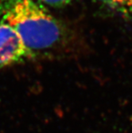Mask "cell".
<instances>
[{
	"instance_id": "3",
	"label": "cell",
	"mask_w": 132,
	"mask_h": 133,
	"mask_svg": "<svg viewBox=\"0 0 132 133\" xmlns=\"http://www.w3.org/2000/svg\"><path fill=\"white\" fill-rule=\"evenodd\" d=\"M103 4L115 9L130 7L132 6V0H98Z\"/></svg>"
},
{
	"instance_id": "2",
	"label": "cell",
	"mask_w": 132,
	"mask_h": 133,
	"mask_svg": "<svg viewBox=\"0 0 132 133\" xmlns=\"http://www.w3.org/2000/svg\"><path fill=\"white\" fill-rule=\"evenodd\" d=\"M32 55L17 32L3 21L0 22V69L21 62Z\"/></svg>"
},
{
	"instance_id": "4",
	"label": "cell",
	"mask_w": 132,
	"mask_h": 133,
	"mask_svg": "<svg viewBox=\"0 0 132 133\" xmlns=\"http://www.w3.org/2000/svg\"><path fill=\"white\" fill-rule=\"evenodd\" d=\"M41 1H42L45 4H48L51 6L61 7L71 3L72 0H41Z\"/></svg>"
},
{
	"instance_id": "1",
	"label": "cell",
	"mask_w": 132,
	"mask_h": 133,
	"mask_svg": "<svg viewBox=\"0 0 132 133\" xmlns=\"http://www.w3.org/2000/svg\"><path fill=\"white\" fill-rule=\"evenodd\" d=\"M2 21L17 32L33 54L52 48L62 36L59 22L33 0L15 1L6 10Z\"/></svg>"
}]
</instances>
